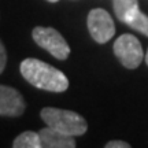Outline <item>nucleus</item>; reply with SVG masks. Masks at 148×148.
Returning a JSON list of instances; mask_svg holds the SVG:
<instances>
[{
    "instance_id": "39448f33",
    "label": "nucleus",
    "mask_w": 148,
    "mask_h": 148,
    "mask_svg": "<svg viewBox=\"0 0 148 148\" xmlns=\"http://www.w3.org/2000/svg\"><path fill=\"white\" fill-rule=\"evenodd\" d=\"M88 29L92 38L99 44H106L115 34V25L111 15L103 8H93L88 14Z\"/></svg>"
},
{
    "instance_id": "4468645a",
    "label": "nucleus",
    "mask_w": 148,
    "mask_h": 148,
    "mask_svg": "<svg viewBox=\"0 0 148 148\" xmlns=\"http://www.w3.org/2000/svg\"><path fill=\"white\" fill-rule=\"evenodd\" d=\"M47 1H49V3H56L58 0H47Z\"/></svg>"
},
{
    "instance_id": "ddd939ff",
    "label": "nucleus",
    "mask_w": 148,
    "mask_h": 148,
    "mask_svg": "<svg viewBox=\"0 0 148 148\" xmlns=\"http://www.w3.org/2000/svg\"><path fill=\"white\" fill-rule=\"evenodd\" d=\"M145 62H147V66H148V51H147V55H145Z\"/></svg>"
},
{
    "instance_id": "423d86ee",
    "label": "nucleus",
    "mask_w": 148,
    "mask_h": 148,
    "mask_svg": "<svg viewBox=\"0 0 148 148\" xmlns=\"http://www.w3.org/2000/svg\"><path fill=\"white\" fill-rule=\"evenodd\" d=\"M26 108L23 96L15 89L7 85H0V115L1 116H19Z\"/></svg>"
},
{
    "instance_id": "0eeeda50",
    "label": "nucleus",
    "mask_w": 148,
    "mask_h": 148,
    "mask_svg": "<svg viewBox=\"0 0 148 148\" xmlns=\"http://www.w3.org/2000/svg\"><path fill=\"white\" fill-rule=\"evenodd\" d=\"M40 140H41L42 148H74L75 140L74 136L66 134L53 129L51 126H47L41 129L40 132Z\"/></svg>"
},
{
    "instance_id": "7ed1b4c3",
    "label": "nucleus",
    "mask_w": 148,
    "mask_h": 148,
    "mask_svg": "<svg viewBox=\"0 0 148 148\" xmlns=\"http://www.w3.org/2000/svg\"><path fill=\"white\" fill-rule=\"evenodd\" d=\"M32 37L38 47H41L45 51H48L53 58L59 59V60H64V59L69 58L70 55L69 44L56 29L37 26L33 29Z\"/></svg>"
},
{
    "instance_id": "f03ea898",
    "label": "nucleus",
    "mask_w": 148,
    "mask_h": 148,
    "mask_svg": "<svg viewBox=\"0 0 148 148\" xmlns=\"http://www.w3.org/2000/svg\"><path fill=\"white\" fill-rule=\"evenodd\" d=\"M42 121L47 123V126H51L59 132L70 134V136H82L88 130V125L84 116L70 110H62L55 107H45L41 112Z\"/></svg>"
},
{
    "instance_id": "9b49d317",
    "label": "nucleus",
    "mask_w": 148,
    "mask_h": 148,
    "mask_svg": "<svg viewBox=\"0 0 148 148\" xmlns=\"http://www.w3.org/2000/svg\"><path fill=\"white\" fill-rule=\"evenodd\" d=\"M5 64H7V51L4 48V44L0 40V74L3 73Z\"/></svg>"
},
{
    "instance_id": "f257e3e1",
    "label": "nucleus",
    "mask_w": 148,
    "mask_h": 148,
    "mask_svg": "<svg viewBox=\"0 0 148 148\" xmlns=\"http://www.w3.org/2000/svg\"><path fill=\"white\" fill-rule=\"evenodd\" d=\"M21 74L34 88L49 92H64L69 88V79L60 70L40 59L27 58L22 60Z\"/></svg>"
},
{
    "instance_id": "1a4fd4ad",
    "label": "nucleus",
    "mask_w": 148,
    "mask_h": 148,
    "mask_svg": "<svg viewBox=\"0 0 148 148\" xmlns=\"http://www.w3.org/2000/svg\"><path fill=\"white\" fill-rule=\"evenodd\" d=\"M14 148H41V140L40 134L32 130L21 133L12 143Z\"/></svg>"
},
{
    "instance_id": "9d476101",
    "label": "nucleus",
    "mask_w": 148,
    "mask_h": 148,
    "mask_svg": "<svg viewBox=\"0 0 148 148\" xmlns=\"http://www.w3.org/2000/svg\"><path fill=\"white\" fill-rule=\"evenodd\" d=\"M126 25L132 27L133 30H137V32L143 33L144 36L148 37V16L143 14L140 11V8H137L129 16V19L126 21Z\"/></svg>"
},
{
    "instance_id": "6e6552de",
    "label": "nucleus",
    "mask_w": 148,
    "mask_h": 148,
    "mask_svg": "<svg viewBox=\"0 0 148 148\" xmlns=\"http://www.w3.org/2000/svg\"><path fill=\"white\" fill-rule=\"evenodd\" d=\"M114 11H115L116 18L121 22L126 23L129 16L138 8L137 0H112Z\"/></svg>"
},
{
    "instance_id": "20e7f679",
    "label": "nucleus",
    "mask_w": 148,
    "mask_h": 148,
    "mask_svg": "<svg viewBox=\"0 0 148 148\" xmlns=\"http://www.w3.org/2000/svg\"><path fill=\"white\" fill-rule=\"evenodd\" d=\"M114 53L126 69H137L144 58L141 44L133 34H122L114 42Z\"/></svg>"
},
{
    "instance_id": "f8f14e48",
    "label": "nucleus",
    "mask_w": 148,
    "mask_h": 148,
    "mask_svg": "<svg viewBox=\"0 0 148 148\" xmlns=\"http://www.w3.org/2000/svg\"><path fill=\"white\" fill-rule=\"evenodd\" d=\"M106 148H130V144L121 140H112L106 144Z\"/></svg>"
}]
</instances>
